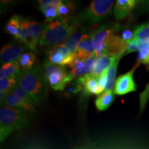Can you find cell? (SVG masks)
<instances>
[{
  "label": "cell",
  "instance_id": "obj_6",
  "mask_svg": "<svg viewBox=\"0 0 149 149\" xmlns=\"http://www.w3.org/2000/svg\"><path fill=\"white\" fill-rule=\"evenodd\" d=\"M43 67L51 88L55 91H64L67 84L70 81L69 73L65 66L54 65L47 60L44 62Z\"/></svg>",
  "mask_w": 149,
  "mask_h": 149
},
{
  "label": "cell",
  "instance_id": "obj_14",
  "mask_svg": "<svg viewBox=\"0 0 149 149\" xmlns=\"http://www.w3.org/2000/svg\"><path fill=\"white\" fill-rule=\"evenodd\" d=\"M82 84L83 90L87 95H100L102 93L99 86L97 77H93L91 74L83 76L77 79Z\"/></svg>",
  "mask_w": 149,
  "mask_h": 149
},
{
  "label": "cell",
  "instance_id": "obj_5",
  "mask_svg": "<svg viewBox=\"0 0 149 149\" xmlns=\"http://www.w3.org/2000/svg\"><path fill=\"white\" fill-rule=\"evenodd\" d=\"M119 29L118 24H104L95 31L91 32L95 55L97 58L102 55H107V48L112 39L114 37Z\"/></svg>",
  "mask_w": 149,
  "mask_h": 149
},
{
  "label": "cell",
  "instance_id": "obj_2",
  "mask_svg": "<svg viewBox=\"0 0 149 149\" xmlns=\"http://www.w3.org/2000/svg\"><path fill=\"white\" fill-rule=\"evenodd\" d=\"M80 22L74 17L55 19L44 26L40 45L55 46L66 42L79 28Z\"/></svg>",
  "mask_w": 149,
  "mask_h": 149
},
{
  "label": "cell",
  "instance_id": "obj_12",
  "mask_svg": "<svg viewBox=\"0 0 149 149\" xmlns=\"http://www.w3.org/2000/svg\"><path fill=\"white\" fill-rule=\"evenodd\" d=\"M137 3L135 0H117L113 10L115 18L117 20L124 19L133 10Z\"/></svg>",
  "mask_w": 149,
  "mask_h": 149
},
{
  "label": "cell",
  "instance_id": "obj_13",
  "mask_svg": "<svg viewBox=\"0 0 149 149\" xmlns=\"http://www.w3.org/2000/svg\"><path fill=\"white\" fill-rule=\"evenodd\" d=\"M119 56L105 55L96 58L94 66H93V70L91 74H92L93 77H98L99 76L101 75L104 71L107 70L108 68H110V66H111L112 64L114 62L115 59H116Z\"/></svg>",
  "mask_w": 149,
  "mask_h": 149
},
{
  "label": "cell",
  "instance_id": "obj_24",
  "mask_svg": "<svg viewBox=\"0 0 149 149\" xmlns=\"http://www.w3.org/2000/svg\"><path fill=\"white\" fill-rule=\"evenodd\" d=\"M123 55L119 56L117 58L115 59L114 62L112 64V65L110 66V68L108 69L107 74H108V82L107 87L104 91H111L112 88H113V84L115 82V77H116V73H117V66H118L119 62H120V59L122 58Z\"/></svg>",
  "mask_w": 149,
  "mask_h": 149
},
{
  "label": "cell",
  "instance_id": "obj_21",
  "mask_svg": "<svg viewBox=\"0 0 149 149\" xmlns=\"http://www.w3.org/2000/svg\"><path fill=\"white\" fill-rule=\"evenodd\" d=\"M20 27H21V17L13 15L6 24L5 31L9 35H12L16 40L19 36Z\"/></svg>",
  "mask_w": 149,
  "mask_h": 149
},
{
  "label": "cell",
  "instance_id": "obj_30",
  "mask_svg": "<svg viewBox=\"0 0 149 149\" xmlns=\"http://www.w3.org/2000/svg\"><path fill=\"white\" fill-rule=\"evenodd\" d=\"M42 13H44V15L46 19V22H47V23L53 21V20L58 18L59 17L58 12H57V9L56 8L46 9V10H43Z\"/></svg>",
  "mask_w": 149,
  "mask_h": 149
},
{
  "label": "cell",
  "instance_id": "obj_16",
  "mask_svg": "<svg viewBox=\"0 0 149 149\" xmlns=\"http://www.w3.org/2000/svg\"><path fill=\"white\" fill-rule=\"evenodd\" d=\"M21 70L22 68L18 60L3 64L0 69V79L10 77H18Z\"/></svg>",
  "mask_w": 149,
  "mask_h": 149
},
{
  "label": "cell",
  "instance_id": "obj_22",
  "mask_svg": "<svg viewBox=\"0 0 149 149\" xmlns=\"http://www.w3.org/2000/svg\"><path fill=\"white\" fill-rule=\"evenodd\" d=\"M22 70H30L35 66L36 56L33 52H26L18 59Z\"/></svg>",
  "mask_w": 149,
  "mask_h": 149
},
{
  "label": "cell",
  "instance_id": "obj_10",
  "mask_svg": "<svg viewBox=\"0 0 149 149\" xmlns=\"http://www.w3.org/2000/svg\"><path fill=\"white\" fill-rule=\"evenodd\" d=\"M28 48H29L27 46H24L17 44H6L1 48L0 52L1 66L18 60L20 56L24 53V50Z\"/></svg>",
  "mask_w": 149,
  "mask_h": 149
},
{
  "label": "cell",
  "instance_id": "obj_9",
  "mask_svg": "<svg viewBox=\"0 0 149 149\" xmlns=\"http://www.w3.org/2000/svg\"><path fill=\"white\" fill-rule=\"evenodd\" d=\"M97 57L95 56H93L92 57L86 60H81L76 57L75 60L71 66V70L69 73V77L70 81L77 77H83L91 73L95 62Z\"/></svg>",
  "mask_w": 149,
  "mask_h": 149
},
{
  "label": "cell",
  "instance_id": "obj_28",
  "mask_svg": "<svg viewBox=\"0 0 149 149\" xmlns=\"http://www.w3.org/2000/svg\"><path fill=\"white\" fill-rule=\"evenodd\" d=\"M145 48V44L143 42H139V40H135L133 39V40L130 42L126 48L125 54H128L130 53H133V52L141 51V49Z\"/></svg>",
  "mask_w": 149,
  "mask_h": 149
},
{
  "label": "cell",
  "instance_id": "obj_26",
  "mask_svg": "<svg viewBox=\"0 0 149 149\" xmlns=\"http://www.w3.org/2000/svg\"><path fill=\"white\" fill-rule=\"evenodd\" d=\"M75 10V5L73 1H63L57 8L58 15L61 17H68Z\"/></svg>",
  "mask_w": 149,
  "mask_h": 149
},
{
  "label": "cell",
  "instance_id": "obj_23",
  "mask_svg": "<svg viewBox=\"0 0 149 149\" xmlns=\"http://www.w3.org/2000/svg\"><path fill=\"white\" fill-rule=\"evenodd\" d=\"M17 77H10L0 79V100L1 103L6 95L12 90L14 86L17 84Z\"/></svg>",
  "mask_w": 149,
  "mask_h": 149
},
{
  "label": "cell",
  "instance_id": "obj_8",
  "mask_svg": "<svg viewBox=\"0 0 149 149\" xmlns=\"http://www.w3.org/2000/svg\"><path fill=\"white\" fill-rule=\"evenodd\" d=\"M140 64H137L132 68L131 70L126 73L122 74L115 80L114 86V93L118 95H124L127 93L135 92L137 91V85L133 79V74L136 68Z\"/></svg>",
  "mask_w": 149,
  "mask_h": 149
},
{
  "label": "cell",
  "instance_id": "obj_17",
  "mask_svg": "<svg viewBox=\"0 0 149 149\" xmlns=\"http://www.w3.org/2000/svg\"><path fill=\"white\" fill-rule=\"evenodd\" d=\"M114 91L112 90L104 91L95 100V106L97 110L100 111H105L111 107L115 100Z\"/></svg>",
  "mask_w": 149,
  "mask_h": 149
},
{
  "label": "cell",
  "instance_id": "obj_33",
  "mask_svg": "<svg viewBox=\"0 0 149 149\" xmlns=\"http://www.w3.org/2000/svg\"><path fill=\"white\" fill-rule=\"evenodd\" d=\"M147 47H148L149 48V42L147 43Z\"/></svg>",
  "mask_w": 149,
  "mask_h": 149
},
{
  "label": "cell",
  "instance_id": "obj_18",
  "mask_svg": "<svg viewBox=\"0 0 149 149\" xmlns=\"http://www.w3.org/2000/svg\"><path fill=\"white\" fill-rule=\"evenodd\" d=\"M86 29L84 27H79L77 31L70 36L64 43V45L66 46L67 49L70 53H74L77 50V48L79 45V42H81V39L86 35Z\"/></svg>",
  "mask_w": 149,
  "mask_h": 149
},
{
  "label": "cell",
  "instance_id": "obj_11",
  "mask_svg": "<svg viewBox=\"0 0 149 149\" xmlns=\"http://www.w3.org/2000/svg\"><path fill=\"white\" fill-rule=\"evenodd\" d=\"M74 53L77 58L81 60H86L93 56H95L91 35L86 34L83 37Z\"/></svg>",
  "mask_w": 149,
  "mask_h": 149
},
{
  "label": "cell",
  "instance_id": "obj_25",
  "mask_svg": "<svg viewBox=\"0 0 149 149\" xmlns=\"http://www.w3.org/2000/svg\"><path fill=\"white\" fill-rule=\"evenodd\" d=\"M143 43L149 42V23L143 24L136 28L134 31V38Z\"/></svg>",
  "mask_w": 149,
  "mask_h": 149
},
{
  "label": "cell",
  "instance_id": "obj_19",
  "mask_svg": "<svg viewBox=\"0 0 149 149\" xmlns=\"http://www.w3.org/2000/svg\"><path fill=\"white\" fill-rule=\"evenodd\" d=\"M2 103L5 106H8V107L13 108H17V109H23L25 111H26L27 113H29V114H33L32 112L29 109V108L21 100H19L12 91H10L6 95V96L5 97V98L3 99L2 102H1V104Z\"/></svg>",
  "mask_w": 149,
  "mask_h": 149
},
{
  "label": "cell",
  "instance_id": "obj_32",
  "mask_svg": "<svg viewBox=\"0 0 149 149\" xmlns=\"http://www.w3.org/2000/svg\"><path fill=\"white\" fill-rule=\"evenodd\" d=\"M121 38H122V40L126 43V44H128H128H129V43L133 40L134 32H132L130 30H128V29L124 30V31L122 32Z\"/></svg>",
  "mask_w": 149,
  "mask_h": 149
},
{
  "label": "cell",
  "instance_id": "obj_31",
  "mask_svg": "<svg viewBox=\"0 0 149 149\" xmlns=\"http://www.w3.org/2000/svg\"><path fill=\"white\" fill-rule=\"evenodd\" d=\"M107 70L104 71L101 75L97 77L99 86H100V90H101L102 93H103L104 91H105L106 87H107V82H108V74H107Z\"/></svg>",
  "mask_w": 149,
  "mask_h": 149
},
{
  "label": "cell",
  "instance_id": "obj_27",
  "mask_svg": "<svg viewBox=\"0 0 149 149\" xmlns=\"http://www.w3.org/2000/svg\"><path fill=\"white\" fill-rule=\"evenodd\" d=\"M38 2L40 5V8L42 12L43 10L48 8L57 9L62 1H60V0H42V1H39Z\"/></svg>",
  "mask_w": 149,
  "mask_h": 149
},
{
  "label": "cell",
  "instance_id": "obj_1",
  "mask_svg": "<svg viewBox=\"0 0 149 149\" xmlns=\"http://www.w3.org/2000/svg\"><path fill=\"white\" fill-rule=\"evenodd\" d=\"M48 80L44 69L39 64L30 70H21L17 82L36 105H40L47 98Z\"/></svg>",
  "mask_w": 149,
  "mask_h": 149
},
{
  "label": "cell",
  "instance_id": "obj_29",
  "mask_svg": "<svg viewBox=\"0 0 149 149\" xmlns=\"http://www.w3.org/2000/svg\"><path fill=\"white\" fill-rule=\"evenodd\" d=\"M137 62L143 64L146 66H149V48L146 47L139 51Z\"/></svg>",
  "mask_w": 149,
  "mask_h": 149
},
{
  "label": "cell",
  "instance_id": "obj_4",
  "mask_svg": "<svg viewBox=\"0 0 149 149\" xmlns=\"http://www.w3.org/2000/svg\"><path fill=\"white\" fill-rule=\"evenodd\" d=\"M115 1L113 0H94L88 8L78 16L80 22L93 24L101 22L111 15Z\"/></svg>",
  "mask_w": 149,
  "mask_h": 149
},
{
  "label": "cell",
  "instance_id": "obj_20",
  "mask_svg": "<svg viewBox=\"0 0 149 149\" xmlns=\"http://www.w3.org/2000/svg\"><path fill=\"white\" fill-rule=\"evenodd\" d=\"M10 91H12V92L13 93L19 100H21L29 108V109L31 110L32 113H35V105H36V104H35L34 101L31 99V97L26 93V91L20 86L18 83L14 86V87L12 88V90Z\"/></svg>",
  "mask_w": 149,
  "mask_h": 149
},
{
  "label": "cell",
  "instance_id": "obj_15",
  "mask_svg": "<svg viewBox=\"0 0 149 149\" xmlns=\"http://www.w3.org/2000/svg\"><path fill=\"white\" fill-rule=\"evenodd\" d=\"M28 26H29V32L31 39H32L33 50H35L37 44L40 43V41L42 38L44 26L34 20L28 19Z\"/></svg>",
  "mask_w": 149,
  "mask_h": 149
},
{
  "label": "cell",
  "instance_id": "obj_7",
  "mask_svg": "<svg viewBox=\"0 0 149 149\" xmlns=\"http://www.w3.org/2000/svg\"><path fill=\"white\" fill-rule=\"evenodd\" d=\"M76 57L75 53H70L64 44L53 46L48 52V61L57 66H68L70 68Z\"/></svg>",
  "mask_w": 149,
  "mask_h": 149
},
{
  "label": "cell",
  "instance_id": "obj_3",
  "mask_svg": "<svg viewBox=\"0 0 149 149\" xmlns=\"http://www.w3.org/2000/svg\"><path fill=\"white\" fill-rule=\"evenodd\" d=\"M29 114L23 109L3 105L0 109V141L3 142L14 131L29 123Z\"/></svg>",
  "mask_w": 149,
  "mask_h": 149
}]
</instances>
